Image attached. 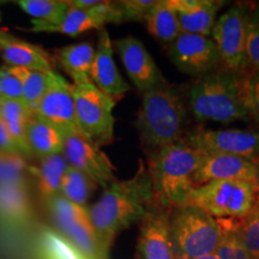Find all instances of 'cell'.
Masks as SVG:
<instances>
[{
    "instance_id": "1",
    "label": "cell",
    "mask_w": 259,
    "mask_h": 259,
    "mask_svg": "<svg viewBox=\"0 0 259 259\" xmlns=\"http://www.w3.org/2000/svg\"><path fill=\"white\" fill-rule=\"evenodd\" d=\"M153 205L155 199L150 174L147 163L139 160L138 169L132 178L113 181L103 191L101 198L87 208L97 240L107 257L116 236L134 223L141 222Z\"/></svg>"
},
{
    "instance_id": "2",
    "label": "cell",
    "mask_w": 259,
    "mask_h": 259,
    "mask_svg": "<svg viewBox=\"0 0 259 259\" xmlns=\"http://www.w3.org/2000/svg\"><path fill=\"white\" fill-rule=\"evenodd\" d=\"M200 155L202 151L184 138L148 157L155 205L171 211L185 204L194 187L193 178Z\"/></svg>"
},
{
    "instance_id": "3",
    "label": "cell",
    "mask_w": 259,
    "mask_h": 259,
    "mask_svg": "<svg viewBox=\"0 0 259 259\" xmlns=\"http://www.w3.org/2000/svg\"><path fill=\"white\" fill-rule=\"evenodd\" d=\"M185 122V103L176 89L163 84L143 93L136 126L148 157L183 141Z\"/></svg>"
},
{
    "instance_id": "4",
    "label": "cell",
    "mask_w": 259,
    "mask_h": 259,
    "mask_svg": "<svg viewBox=\"0 0 259 259\" xmlns=\"http://www.w3.org/2000/svg\"><path fill=\"white\" fill-rule=\"evenodd\" d=\"M189 105L199 121L229 124L248 118L241 96V76L218 69L191 87Z\"/></svg>"
},
{
    "instance_id": "5",
    "label": "cell",
    "mask_w": 259,
    "mask_h": 259,
    "mask_svg": "<svg viewBox=\"0 0 259 259\" xmlns=\"http://www.w3.org/2000/svg\"><path fill=\"white\" fill-rule=\"evenodd\" d=\"M170 238L176 257L194 259L215 253L219 246L218 220L191 205H183L170 211Z\"/></svg>"
},
{
    "instance_id": "6",
    "label": "cell",
    "mask_w": 259,
    "mask_h": 259,
    "mask_svg": "<svg viewBox=\"0 0 259 259\" xmlns=\"http://www.w3.org/2000/svg\"><path fill=\"white\" fill-rule=\"evenodd\" d=\"M255 183L246 180H218L191 190L184 205L198 208L216 220L240 219L257 202Z\"/></svg>"
},
{
    "instance_id": "7",
    "label": "cell",
    "mask_w": 259,
    "mask_h": 259,
    "mask_svg": "<svg viewBox=\"0 0 259 259\" xmlns=\"http://www.w3.org/2000/svg\"><path fill=\"white\" fill-rule=\"evenodd\" d=\"M72 93L78 128L84 137L101 148L114 139L113 108L115 102L94 84L73 85Z\"/></svg>"
},
{
    "instance_id": "8",
    "label": "cell",
    "mask_w": 259,
    "mask_h": 259,
    "mask_svg": "<svg viewBox=\"0 0 259 259\" xmlns=\"http://www.w3.org/2000/svg\"><path fill=\"white\" fill-rule=\"evenodd\" d=\"M45 203L58 228V233L84 257L87 259H108L97 240L87 208L65 199L60 194Z\"/></svg>"
},
{
    "instance_id": "9",
    "label": "cell",
    "mask_w": 259,
    "mask_h": 259,
    "mask_svg": "<svg viewBox=\"0 0 259 259\" xmlns=\"http://www.w3.org/2000/svg\"><path fill=\"white\" fill-rule=\"evenodd\" d=\"M248 6L239 3L218 17L211 31L221 69L241 74L246 58V21Z\"/></svg>"
},
{
    "instance_id": "10",
    "label": "cell",
    "mask_w": 259,
    "mask_h": 259,
    "mask_svg": "<svg viewBox=\"0 0 259 259\" xmlns=\"http://www.w3.org/2000/svg\"><path fill=\"white\" fill-rule=\"evenodd\" d=\"M203 153L232 155L255 161L259 158V132L232 130H198L185 138Z\"/></svg>"
},
{
    "instance_id": "11",
    "label": "cell",
    "mask_w": 259,
    "mask_h": 259,
    "mask_svg": "<svg viewBox=\"0 0 259 259\" xmlns=\"http://www.w3.org/2000/svg\"><path fill=\"white\" fill-rule=\"evenodd\" d=\"M168 56L181 72L198 78L221 69L215 44L202 35L181 32L168 46Z\"/></svg>"
},
{
    "instance_id": "12",
    "label": "cell",
    "mask_w": 259,
    "mask_h": 259,
    "mask_svg": "<svg viewBox=\"0 0 259 259\" xmlns=\"http://www.w3.org/2000/svg\"><path fill=\"white\" fill-rule=\"evenodd\" d=\"M63 155L71 167L76 168L106 189L116 180L115 167L103 151L82 134H64Z\"/></svg>"
},
{
    "instance_id": "13",
    "label": "cell",
    "mask_w": 259,
    "mask_h": 259,
    "mask_svg": "<svg viewBox=\"0 0 259 259\" xmlns=\"http://www.w3.org/2000/svg\"><path fill=\"white\" fill-rule=\"evenodd\" d=\"M32 115L56 126L63 134H80L76 118L72 84L56 72L53 73L50 87Z\"/></svg>"
},
{
    "instance_id": "14",
    "label": "cell",
    "mask_w": 259,
    "mask_h": 259,
    "mask_svg": "<svg viewBox=\"0 0 259 259\" xmlns=\"http://www.w3.org/2000/svg\"><path fill=\"white\" fill-rule=\"evenodd\" d=\"M113 47L118 51L127 76L139 92L145 93L166 84L153 57L138 38L122 37L113 42Z\"/></svg>"
},
{
    "instance_id": "15",
    "label": "cell",
    "mask_w": 259,
    "mask_h": 259,
    "mask_svg": "<svg viewBox=\"0 0 259 259\" xmlns=\"http://www.w3.org/2000/svg\"><path fill=\"white\" fill-rule=\"evenodd\" d=\"M170 211L153 205L141 220L137 244L139 259H174L169 227Z\"/></svg>"
},
{
    "instance_id": "16",
    "label": "cell",
    "mask_w": 259,
    "mask_h": 259,
    "mask_svg": "<svg viewBox=\"0 0 259 259\" xmlns=\"http://www.w3.org/2000/svg\"><path fill=\"white\" fill-rule=\"evenodd\" d=\"M119 2H102L92 9L71 8L59 24L44 29L45 32H59L76 37L83 32L97 29L102 30L108 23H122Z\"/></svg>"
},
{
    "instance_id": "17",
    "label": "cell",
    "mask_w": 259,
    "mask_h": 259,
    "mask_svg": "<svg viewBox=\"0 0 259 259\" xmlns=\"http://www.w3.org/2000/svg\"><path fill=\"white\" fill-rule=\"evenodd\" d=\"M255 161L232 156V155L203 153L198 168L194 173V187L218 180H246L255 183Z\"/></svg>"
},
{
    "instance_id": "18",
    "label": "cell",
    "mask_w": 259,
    "mask_h": 259,
    "mask_svg": "<svg viewBox=\"0 0 259 259\" xmlns=\"http://www.w3.org/2000/svg\"><path fill=\"white\" fill-rule=\"evenodd\" d=\"M113 53V41L109 37L108 31L102 29L100 30L97 48L95 50L92 80L100 92L116 103L126 95L130 85L119 72Z\"/></svg>"
},
{
    "instance_id": "19",
    "label": "cell",
    "mask_w": 259,
    "mask_h": 259,
    "mask_svg": "<svg viewBox=\"0 0 259 259\" xmlns=\"http://www.w3.org/2000/svg\"><path fill=\"white\" fill-rule=\"evenodd\" d=\"M181 32L210 37L218 14L227 3L220 0H168Z\"/></svg>"
},
{
    "instance_id": "20",
    "label": "cell",
    "mask_w": 259,
    "mask_h": 259,
    "mask_svg": "<svg viewBox=\"0 0 259 259\" xmlns=\"http://www.w3.org/2000/svg\"><path fill=\"white\" fill-rule=\"evenodd\" d=\"M0 51L6 65L31 71H51L50 56L44 48L29 44L12 35L6 34L0 38Z\"/></svg>"
},
{
    "instance_id": "21",
    "label": "cell",
    "mask_w": 259,
    "mask_h": 259,
    "mask_svg": "<svg viewBox=\"0 0 259 259\" xmlns=\"http://www.w3.org/2000/svg\"><path fill=\"white\" fill-rule=\"evenodd\" d=\"M58 59L72 79L73 85L92 84L93 64L95 59V48L89 42L65 46L58 51Z\"/></svg>"
},
{
    "instance_id": "22",
    "label": "cell",
    "mask_w": 259,
    "mask_h": 259,
    "mask_svg": "<svg viewBox=\"0 0 259 259\" xmlns=\"http://www.w3.org/2000/svg\"><path fill=\"white\" fill-rule=\"evenodd\" d=\"M27 141L32 156L44 158L51 155L63 154V132L36 115H30L28 120Z\"/></svg>"
},
{
    "instance_id": "23",
    "label": "cell",
    "mask_w": 259,
    "mask_h": 259,
    "mask_svg": "<svg viewBox=\"0 0 259 259\" xmlns=\"http://www.w3.org/2000/svg\"><path fill=\"white\" fill-rule=\"evenodd\" d=\"M69 167L63 154L40 158L37 166H29V174L36 181L38 193L45 202L60 193L63 178Z\"/></svg>"
},
{
    "instance_id": "24",
    "label": "cell",
    "mask_w": 259,
    "mask_h": 259,
    "mask_svg": "<svg viewBox=\"0 0 259 259\" xmlns=\"http://www.w3.org/2000/svg\"><path fill=\"white\" fill-rule=\"evenodd\" d=\"M16 4L32 18L30 31L37 32L59 24L70 9L66 0H19Z\"/></svg>"
},
{
    "instance_id": "25",
    "label": "cell",
    "mask_w": 259,
    "mask_h": 259,
    "mask_svg": "<svg viewBox=\"0 0 259 259\" xmlns=\"http://www.w3.org/2000/svg\"><path fill=\"white\" fill-rule=\"evenodd\" d=\"M149 34L161 44L169 46L181 34L179 22L168 0H156L144 19Z\"/></svg>"
},
{
    "instance_id": "26",
    "label": "cell",
    "mask_w": 259,
    "mask_h": 259,
    "mask_svg": "<svg viewBox=\"0 0 259 259\" xmlns=\"http://www.w3.org/2000/svg\"><path fill=\"white\" fill-rule=\"evenodd\" d=\"M0 116L11 137L14 138L22 156L25 160L31 157L32 155L27 141V125L30 114L23 103L15 100L0 99Z\"/></svg>"
},
{
    "instance_id": "27",
    "label": "cell",
    "mask_w": 259,
    "mask_h": 259,
    "mask_svg": "<svg viewBox=\"0 0 259 259\" xmlns=\"http://www.w3.org/2000/svg\"><path fill=\"white\" fill-rule=\"evenodd\" d=\"M31 203L28 189L0 186V219L10 225L21 226L31 219Z\"/></svg>"
},
{
    "instance_id": "28",
    "label": "cell",
    "mask_w": 259,
    "mask_h": 259,
    "mask_svg": "<svg viewBox=\"0 0 259 259\" xmlns=\"http://www.w3.org/2000/svg\"><path fill=\"white\" fill-rule=\"evenodd\" d=\"M244 245L251 259H259V194L250 211L240 219H222Z\"/></svg>"
},
{
    "instance_id": "29",
    "label": "cell",
    "mask_w": 259,
    "mask_h": 259,
    "mask_svg": "<svg viewBox=\"0 0 259 259\" xmlns=\"http://www.w3.org/2000/svg\"><path fill=\"white\" fill-rule=\"evenodd\" d=\"M96 187L97 184L87 174L70 166L63 178L59 194L65 199L87 208V203Z\"/></svg>"
},
{
    "instance_id": "30",
    "label": "cell",
    "mask_w": 259,
    "mask_h": 259,
    "mask_svg": "<svg viewBox=\"0 0 259 259\" xmlns=\"http://www.w3.org/2000/svg\"><path fill=\"white\" fill-rule=\"evenodd\" d=\"M29 164L18 154L0 150V186H18L28 189Z\"/></svg>"
},
{
    "instance_id": "31",
    "label": "cell",
    "mask_w": 259,
    "mask_h": 259,
    "mask_svg": "<svg viewBox=\"0 0 259 259\" xmlns=\"http://www.w3.org/2000/svg\"><path fill=\"white\" fill-rule=\"evenodd\" d=\"M259 70V5H250L246 21V58L241 76Z\"/></svg>"
},
{
    "instance_id": "32",
    "label": "cell",
    "mask_w": 259,
    "mask_h": 259,
    "mask_svg": "<svg viewBox=\"0 0 259 259\" xmlns=\"http://www.w3.org/2000/svg\"><path fill=\"white\" fill-rule=\"evenodd\" d=\"M54 71H31L28 70L27 76L24 79V89H23V103L29 114L32 115L35 109L41 101V99L46 94L48 87L52 82Z\"/></svg>"
},
{
    "instance_id": "33",
    "label": "cell",
    "mask_w": 259,
    "mask_h": 259,
    "mask_svg": "<svg viewBox=\"0 0 259 259\" xmlns=\"http://www.w3.org/2000/svg\"><path fill=\"white\" fill-rule=\"evenodd\" d=\"M40 252L42 259H87L60 233L50 229L42 233Z\"/></svg>"
},
{
    "instance_id": "34",
    "label": "cell",
    "mask_w": 259,
    "mask_h": 259,
    "mask_svg": "<svg viewBox=\"0 0 259 259\" xmlns=\"http://www.w3.org/2000/svg\"><path fill=\"white\" fill-rule=\"evenodd\" d=\"M28 70L4 64L0 67V99L21 101Z\"/></svg>"
},
{
    "instance_id": "35",
    "label": "cell",
    "mask_w": 259,
    "mask_h": 259,
    "mask_svg": "<svg viewBox=\"0 0 259 259\" xmlns=\"http://www.w3.org/2000/svg\"><path fill=\"white\" fill-rule=\"evenodd\" d=\"M221 234L216 254L219 259H251L247 251L241 244L234 232L225 222V220H218Z\"/></svg>"
},
{
    "instance_id": "36",
    "label": "cell",
    "mask_w": 259,
    "mask_h": 259,
    "mask_svg": "<svg viewBox=\"0 0 259 259\" xmlns=\"http://www.w3.org/2000/svg\"><path fill=\"white\" fill-rule=\"evenodd\" d=\"M241 96L248 118L259 125V70L241 76Z\"/></svg>"
},
{
    "instance_id": "37",
    "label": "cell",
    "mask_w": 259,
    "mask_h": 259,
    "mask_svg": "<svg viewBox=\"0 0 259 259\" xmlns=\"http://www.w3.org/2000/svg\"><path fill=\"white\" fill-rule=\"evenodd\" d=\"M155 0H124L119 2L122 21L144 22L145 16L155 5Z\"/></svg>"
},
{
    "instance_id": "38",
    "label": "cell",
    "mask_w": 259,
    "mask_h": 259,
    "mask_svg": "<svg viewBox=\"0 0 259 259\" xmlns=\"http://www.w3.org/2000/svg\"><path fill=\"white\" fill-rule=\"evenodd\" d=\"M0 150L21 155V153H19V149L17 148V145H16V143H15L14 138L11 137V135H10L8 128H6V126L4 124V121H3L2 116H0Z\"/></svg>"
},
{
    "instance_id": "39",
    "label": "cell",
    "mask_w": 259,
    "mask_h": 259,
    "mask_svg": "<svg viewBox=\"0 0 259 259\" xmlns=\"http://www.w3.org/2000/svg\"><path fill=\"white\" fill-rule=\"evenodd\" d=\"M194 259H219L218 254L215 253H210V254H205V255H202V257H198V258H194Z\"/></svg>"
},
{
    "instance_id": "40",
    "label": "cell",
    "mask_w": 259,
    "mask_h": 259,
    "mask_svg": "<svg viewBox=\"0 0 259 259\" xmlns=\"http://www.w3.org/2000/svg\"><path fill=\"white\" fill-rule=\"evenodd\" d=\"M255 164H257V179H255V185H257L258 194H259V158L258 160H255Z\"/></svg>"
},
{
    "instance_id": "41",
    "label": "cell",
    "mask_w": 259,
    "mask_h": 259,
    "mask_svg": "<svg viewBox=\"0 0 259 259\" xmlns=\"http://www.w3.org/2000/svg\"><path fill=\"white\" fill-rule=\"evenodd\" d=\"M6 34V32L5 31H3V30H0V38H2L3 36H4V35Z\"/></svg>"
},
{
    "instance_id": "42",
    "label": "cell",
    "mask_w": 259,
    "mask_h": 259,
    "mask_svg": "<svg viewBox=\"0 0 259 259\" xmlns=\"http://www.w3.org/2000/svg\"><path fill=\"white\" fill-rule=\"evenodd\" d=\"M0 22H2V16H0Z\"/></svg>"
},
{
    "instance_id": "43",
    "label": "cell",
    "mask_w": 259,
    "mask_h": 259,
    "mask_svg": "<svg viewBox=\"0 0 259 259\" xmlns=\"http://www.w3.org/2000/svg\"><path fill=\"white\" fill-rule=\"evenodd\" d=\"M174 259H181V258H178V257H176V258H174Z\"/></svg>"
}]
</instances>
